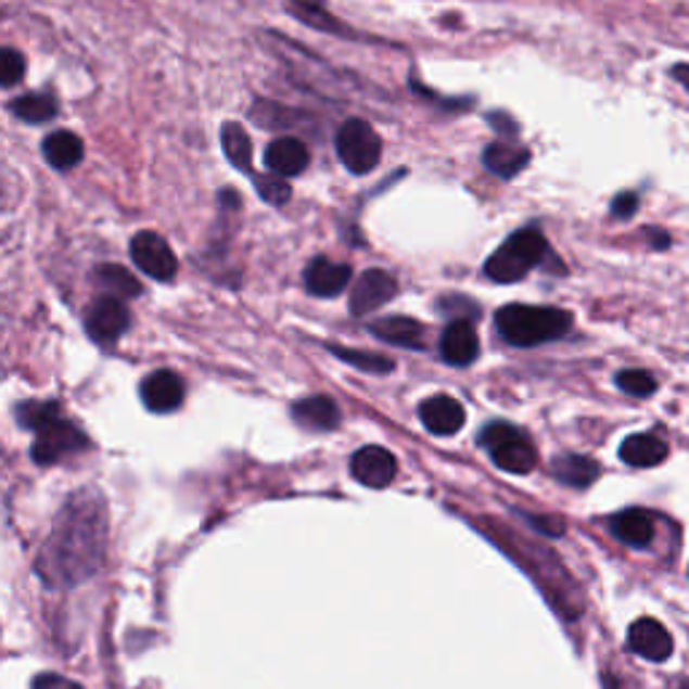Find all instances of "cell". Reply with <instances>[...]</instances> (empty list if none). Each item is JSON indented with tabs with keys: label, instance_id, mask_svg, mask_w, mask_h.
<instances>
[{
	"label": "cell",
	"instance_id": "obj_1",
	"mask_svg": "<svg viewBox=\"0 0 689 689\" xmlns=\"http://www.w3.org/2000/svg\"><path fill=\"white\" fill-rule=\"evenodd\" d=\"M109 520L98 493H76L60 512L38 558V574L49 585H78L103 565Z\"/></svg>",
	"mask_w": 689,
	"mask_h": 689
},
{
	"label": "cell",
	"instance_id": "obj_2",
	"mask_svg": "<svg viewBox=\"0 0 689 689\" xmlns=\"http://www.w3.org/2000/svg\"><path fill=\"white\" fill-rule=\"evenodd\" d=\"M574 327L571 312L560 307L536 305H507L496 312V329L509 345L536 347L565 337Z\"/></svg>",
	"mask_w": 689,
	"mask_h": 689
},
{
	"label": "cell",
	"instance_id": "obj_3",
	"mask_svg": "<svg viewBox=\"0 0 689 689\" xmlns=\"http://www.w3.org/2000/svg\"><path fill=\"white\" fill-rule=\"evenodd\" d=\"M547 251H550V245H547L545 232L539 227L520 229L512 238L503 240L501 248H496V254L485 261V276L496 283L523 280L536 265L545 261Z\"/></svg>",
	"mask_w": 689,
	"mask_h": 689
},
{
	"label": "cell",
	"instance_id": "obj_4",
	"mask_svg": "<svg viewBox=\"0 0 689 689\" xmlns=\"http://www.w3.org/2000/svg\"><path fill=\"white\" fill-rule=\"evenodd\" d=\"M480 445L490 452L493 463L509 474H528L536 467V450L528 436L509 423H487L480 434Z\"/></svg>",
	"mask_w": 689,
	"mask_h": 689
},
{
	"label": "cell",
	"instance_id": "obj_5",
	"mask_svg": "<svg viewBox=\"0 0 689 689\" xmlns=\"http://www.w3.org/2000/svg\"><path fill=\"white\" fill-rule=\"evenodd\" d=\"M337 156L353 176H367L383 156V140L363 119H347L337 130Z\"/></svg>",
	"mask_w": 689,
	"mask_h": 689
},
{
	"label": "cell",
	"instance_id": "obj_6",
	"mask_svg": "<svg viewBox=\"0 0 689 689\" xmlns=\"http://www.w3.org/2000/svg\"><path fill=\"white\" fill-rule=\"evenodd\" d=\"M89 447V439L71 423V420L58 418L54 423H49L47 429H41L33 442V461L41 463V467H52V463L63 461V458L73 456V452H81Z\"/></svg>",
	"mask_w": 689,
	"mask_h": 689
},
{
	"label": "cell",
	"instance_id": "obj_7",
	"mask_svg": "<svg viewBox=\"0 0 689 689\" xmlns=\"http://www.w3.org/2000/svg\"><path fill=\"white\" fill-rule=\"evenodd\" d=\"M84 329H87L89 340L103 347L116 345L125 332L130 329V312H127L125 302L116 296H100L89 305L87 318H84Z\"/></svg>",
	"mask_w": 689,
	"mask_h": 689
},
{
	"label": "cell",
	"instance_id": "obj_8",
	"mask_svg": "<svg viewBox=\"0 0 689 689\" xmlns=\"http://www.w3.org/2000/svg\"><path fill=\"white\" fill-rule=\"evenodd\" d=\"M130 256L138 270H143L149 278L162 280V283L178 276V259L162 234L138 232L130 243Z\"/></svg>",
	"mask_w": 689,
	"mask_h": 689
},
{
	"label": "cell",
	"instance_id": "obj_9",
	"mask_svg": "<svg viewBox=\"0 0 689 689\" xmlns=\"http://www.w3.org/2000/svg\"><path fill=\"white\" fill-rule=\"evenodd\" d=\"M396 296V278L388 276L385 270H367L356 280L350 291V312L356 318L369 316V312L380 310L388 299Z\"/></svg>",
	"mask_w": 689,
	"mask_h": 689
},
{
	"label": "cell",
	"instance_id": "obj_10",
	"mask_svg": "<svg viewBox=\"0 0 689 689\" xmlns=\"http://www.w3.org/2000/svg\"><path fill=\"white\" fill-rule=\"evenodd\" d=\"M183 394H187L183 380L170 369H156L140 383V399H143L145 410L151 412L165 414L178 410L183 405Z\"/></svg>",
	"mask_w": 689,
	"mask_h": 689
},
{
	"label": "cell",
	"instance_id": "obj_11",
	"mask_svg": "<svg viewBox=\"0 0 689 689\" xmlns=\"http://www.w3.org/2000/svg\"><path fill=\"white\" fill-rule=\"evenodd\" d=\"M627 643H630L633 652L641 654L643 660H652V663H663L674 654V636L663 622L652 617L633 622L630 630H627Z\"/></svg>",
	"mask_w": 689,
	"mask_h": 689
},
{
	"label": "cell",
	"instance_id": "obj_12",
	"mask_svg": "<svg viewBox=\"0 0 689 689\" xmlns=\"http://www.w3.org/2000/svg\"><path fill=\"white\" fill-rule=\"evenodd\" d=\"M353 477L367 487H385L396 477V458L380 445H367L353 452L350 458Z\"/></svg>",
	"mask_w": 689,
	"mask_h": 689
},
{
	"label": "cell",
	"instance_id": "obj_13",
	"mask_svg": "<svg viewBox=\"0 0 689 689\" xmlns=\"http://www.w3.org/2000/svg\"><path fill=\"white\" fill-rule=\"evenodd\" d=\"M420 420H423L425 429L436 436H452L463 429L467 423V412H463V405L458 399L447 394H436L431 399H425L420 405Z\"/></svg>",
	"mask_w": 689,
	"mask_h": 689
},
{
	"label": "cell",
	"instance_id": "obj_14",
	"mask_svg": "<svg viewBox=\"0 0 689 689\" xmlns=\"http://www.w3.org/2000/svg\"><path fill=\"white\" fill-rule=\"evenodd\" d=\"M350 283V267L340 265L332 259H312L305 270V289L312 296H323V299H334L340 296Z\"/></svg>",
	"mask_w": 689,
	"mask_h": 689
},
{
	"label": "cell",
	"instance_id": "obj_15",
	"mask_svg": "<svg viewBox=\"0 0 689 689\" xmlns=\"http://www.w3.org/2000/svg\"><path fill=\"white\" fill-rule=\"evenodd\" d=\"M310 162V151L299 138H278L265 149V165L272 176H299Z\"/></svg>",
	"mask_w": 689,
	"mask_h": 689
},
{
	"label": "cell",
	"instance_id": "obj_16",
	"mask_svg": "<svg viewBox=\"0 0 689 689\" xmlns=\"http://www.w3.org/2000/svg\"><path fill=\"white\" fill-rule=\"evenodd\" d=\"M442 358L452 367H469L474 363V358L480 356V340L474 334L472 323L469 321H452L450 327L445 329L439 343Z\"/></svg>",
	"mask_w": 689,
	"mask_h": 689
},
{
	"label": "cell",
	"instance_id": "obj_17",
	"mask_svg": "<svg viewBox=\"0 0 689 689\" xmlns=\"http://www.w3.org/2000/svg\"><path fill=\"white\" fill-rule=\"evenodd\" d=\"M620 458L636 469L658 467L668 458V442L658 434H633L622 442Z\"/></svg>",
	"mask_w": 689,
	"mask_h": 689
},
{
	"label": "cell",
	"instance_id": "obj_18",
	"mask_svg": "<svg viewBox=\"0 0 689 689\" xmlns=\"http://www.w3.org/2000/svg\"><path fill=\"white\" fill-rule=\"evenodd\" d=\"M296 423L307 431H332L340 425V407L329 396H307L291 407Z\"/></svg>",
	"mask_w": 689,
	"mask_h": 689
},
{
	"label": "cell",
	"instance_id": "obj_19",
	"mask_svg": "<svg viewBox=\"0 0 689 689\" xmlns=\"http://www.w3.org/2000/svg\"><path fill=\"white\" fill-rule=\"evenodd\" d=\"M483 162L490 173H496L498 178H514L518 173H523L531 162V151L523 149L518 143H503V140H493L490 145L483 151Z\"/></svg>",
	"mask_w": 689,
	"mask_h": 689
},
{
	"label": "cell",
	"instance_id": "obj_20",
	"mask_svg": "<svg viewBox=\"0 0 689 689\" xmlns=\"http://www.w3.org/2000/svg\"><path fill=\"white\" fill-rule=\"evenodd\" d=\"M369 332L378 340H383V343H391L396 347H412V350H420L425 340V329L418 321L405 316L380 318V321H374L369 327Z\"/></svg>",
	"mask_w": 689,
	"mask_h": 689
},
{
	"label": "cell",
	"instance_id": "obj_21",
	"mask_svg": "<svg viewBox=\"0 0 689 689\" xmlns=\"http://www.w3.org/2000/svg\"><path fill=\"white\" fill-rule=\"evenodd\" d=\"M614 536L630 547H649L654 539V520L643 509H625L612 523Z\"/></svg>",
	"mask_w": 689,
	"mask_h": 689
},
{
	"label": "cell",
	"instance_id": "obj_22",
	"mask_svg": "<svg viewBox=\"0 0 689 689\" xmlns=\"http://www.w3.org/2000/svg\"><path fill=\"white\" fill-rule=\"evenodd\" d=\"M43 156H47L49 165L58 167V170H71V167H76L84 156L81 138L68 130L52 132V136L43 140Z\"/></svg>",
	"mask_w": 689,
	"mask_h": 689
},
{
	"label": "cell",
	"instance_id": "obj_23",
	"mask_svg": "<svg viewBox=\"0 0 689 689\" xmlns=\"http://www.w3.org/2000/svg\"><path fill=\"white\" fill-rule=\"evenodd\" d=\"M552 474L563 485L587 487V485L596 483L598 474H601V469H598V463L592 461V458L574 456V452H569V456L554 458V461H552Z\"/></svg>",
	"mask_w": 689,
	"mask_h": 689
},
{
	"label": "cell",
	"instance_id": "obj_24",
	"mask_svg": "<svg viewBox=\"0 0 689 689\" xmlns=\"http://www.w3.org/2000/svg\"><path fill=\"white\" fill-rule=\"evenodd\" d=\"M11 111H14V116H20L22 122H27V125H43V122L58 116V100H54L52 94L27 92L11 103Z\"/></svg>",
	"mask_w": 689,
	"mask_h": 689
},
{
	"label": "cell",
	"instance_id": "obj_25",
	"mask_svg": "<svg viewBox=\"0 0 689 689\" xmlns=\"http://www.w3.org/2000/svg\"><path fill=\"white\" fill-rule=\"evenodd\" d=\"M221 145L224 154L229 156L234 167L240 170H251V160H254V145H251L248 132L238 125V122H227L221 127Z\"/></svg>",
	"mask_w": 689,
	"mask_h": 689
},
{
	"label": "cell",
	"instance_id": "obj_26",
	"mask_svg": "<svg viewBox=\"0 0 689 689\" xmlns=\"http://www.w3.org/2000/svg\"><path fill=\"white\" fill-rule=\"evenodd\" d=\"M94 280H98L105 291H111L109 296H116V299H119V296H140V291H143V285L138 283V278L119 265L98 267Z\"/></svg>",
	"mask_w": 689,
	"mask_h": 689
},
{
	"label": "cell",
	"instance_id": "obj_27",
	"mask_svg": "<svg viewBox=\"0 0 689 689\" xmlns=\"http://www.w3.org/2000/svg\"><path fill=\"white\" fill-rule=\"evenodd\" d=\"M289 11L294 20L305 22V25L310 27H318V30L334 33V36H350V30H347L345 25H340L329 11L318 9V5L307 3V0H289Z\"/></svg>",
	"mask_w": 689,
	"mask_h": 689
},
{
	"label": "cell",
	"instance_id": "obj_28",
	"mask_svg": "<svg viewBox=\"0 0 689 689\" xmlns=\"http://www.w3.org/2000/svg\"><path fill=\"white\" fill-rule=\"evenodd\" d=\"M329 350L340 358V361L350 363V367L361 369V372H372V374H388L394 372V361L380 353H367V350H353V347H340V345H329Z\"/></svg>",
	"mask_w": 689,
	"mask_h": 689
},
{
	"label": "cell",
	"instance_id": "obj_29",
	"mask_svg": "<svg viewBox=\"0 0 689 689\" xmlns=\"http://www.w3.org/2000/svg\"><path fill=\"white\" fill-rule=\"evenodd\" d=\"M16 418H20V423L25 425V429L38 434V431L47 429L49 423H54V420L60 418V407L54 405V401H25V405L16 410Z\"/></svg>",
	"mask_w": 689,
	"mask_h": 689
},
{
	"label": "cell",
	"instance_id": "obj_30",
	"mask_svg": "<svg viewBox=\"0 0 689 689\" xmlns=\"http://www.w3.org/2000/svg\"><path fill=\"white\" fill-rule=\"evenodd\" d=\"M617 385L620 391H625L630 396H652L658 391V380L649 372H643V369H625V372H620Z\"/></svg>",
	"mask_w": 689,
	"mask_h": 689
},
{
	"label": "cell",
	"instance_id": "obj_31",
	"mask_svg": "<svg viewBox=\"0 0 689 689\" xmlns=\"http://www.w3.org/2000/svg\"><path fill=\"white\" fill-rule=\"evenodd\" d=\"M256 192H259V197L265 200V203H270V205H276V207H280V205H285L291 200V187L289 183H285V178H280V176H256Z\"/></svg>",
	"mask_w": 689,
	"mask_h": 689
},
{
	"label": "cell",
	"instance_id": "obj_32",
	"mask_svg": "<svg viewBox=\"0 0 689 689\" xmlns=\"http://www.w3.org/2000/svg\"><path fill=\"white\" fill-rule=\"evenodd\" d=\"M25 71H27V63L16 49L5 47L3 52H0V84H3V87H14V84H20L22 76H25Z\"/></svg>",
	"mask_w": 689,
	"mask_h": 689
},
{
	"label": "cell",
	"instance_id": "obj_33",
	"mask_svg": "<svg viewBox=\"0 0 689 689\" xmlns=\"http://www.w3.org/2000/svg\"><path fill=\"white\" fill-rule=\"evenodd\" d=\"M636 210H638V197L633 192H622L620 197H614L612 213L617 218H630Z\"/></svg>",
	"mask_w": 689,
	"mask_h": 689
},
{
	"label": "cell",
	"instance_id": "obj_34",
	"mask_svg": "<svg viewBox=\"0 0 689 689\" xmlns=\"http://www.w3.org/2000/svg\"><path fill=\"white\" fill-rule=\"evenodd\" d=\"M33 689H81V687L73 685V681L68 679H63V676L47 674V676H38V679L33 681Z\"/></svg>",
	"mask_w": 689,
	"mask_h": 689
},
{
	"label": "cell",
	"instance_id": "obj_35",
	"mask_svg": "<svg viewBox=\"0 0 689 689\" xmlns=\"http://www.w3.org/2000/svg\"><path fill=\"white\" fill-rule=\"evenodd\" d=\"M674 76H676V81L685 84V87L689 89V65H676Z\"/></svg>",
	"mask_w": 689,
	"mask_h": 689
}]
</instances>
